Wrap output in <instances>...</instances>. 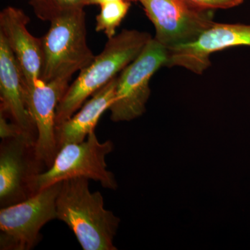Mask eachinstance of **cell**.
Returning <instances> with one entry per match:
<instances>
[{
	"label": "cell",
	"mask_w": 250,
	"mask_h": 250,
	"mask_svg": "<svg viewBox=\"0 0 250 250\" xmlns=\"http://www.w3.org/2000/svg\"><path fill=\"white\" fill-rule=\"evenodd\" d=\"M90 0H31L38 17L43 21H50L56 15L89 5Z\"/></svg>",
	"instance_id": "9a60e30c"
},
{
	"label": "cell",
	"mask_w": 250,
	"mask_h": 250,
	"mask_svg": "<svg viewBox=\"0 0 250 250\" xmlns=\"http://www.w3.org/2000/svg\"><path fill=\"white\" fill-rule=\"evenodd\" d=\"M89 179L74 177L61 182L57 219L72 230L83 250H116L113 244L121 219L104 208L99 191L91 192Z\"/></svg>",
	"instance_id": "6da1fadb"
},
{
	"label": "cell",
	"mask_w": 250,
	"mask_h": 250,
	"mask_svg": "<svg viewBox=\"0 0 250 250\" xmlns=\"http://www.w3.org/2000/svg\"><path fill=\"white\" fill-rule=\"evenodd\" d=\"M131 6V1L117 0L100 6V14L96 17L97 31L103 32L108 39L116 36L117 28L119 27Z\"/></svg>",
	"instance_id": "5bb4252c"
},
{
	"label": "cell",
	"mask_w": 250,
	"mask_h": 250,
	"mask_svg": "<svg viewBox=\"0 0 250 250\" xmlns=\"http://www.w3.org/2000/svg\"><path fill=\"white\" fill-rule=\"evenodd\" d=\"M113 1H117V0H90L89 5H100V6H101V5ZM127 1L131 2V1H138V0H127Z\"/></svg>",
	"instance_id": "ac0fdd59"
},
{
	"label": "cell",
	"mask_w": 250,
	"mask_h": 250,
	"mask_svg": "<svg viewBox=\"0 0 250 250\" xmlns=\"http://www.w3.org/2000/svg\"><path fill=\"white\" fill-rule=\"evenodd\" d=\"M111 141L100 142L95 131L82 143H69L59 149L53 164L36 176V193L65 179L85 177L100 182L102 187L116 190L118 183L114 174L107 169L106 156L113 150Z\"/></svg>",
	"instance_id": "277c9868"
},
{
	"label": "cell",
	"mask_w": 250,
	"mask_h": 250,
	"mask_svg": "<svg viewBox=\"0 0 250 250\" xmlns=\"http://www.w3.org/2000/svg\"><path fill=\"white\" fill-rule=\"evenodd\" d=\"M194 7L202 10L228 9L235 7L244 0H185Z\"/></svg>",
	"instance_id": "2e32d148"
},
{
	"label": "cell",
	"mask_w": 250,
	"mask_h": 250,
	"mask_svg": "<svg viewBox=\"0 0 250 250\" xmlns=\"http://www.w3.org/2000/svg\"><path fill=\"white\" fill-rule=\"evenodd\" d=\"M168 58L167 47L151 39L141 53L118 75L114 100L109 108L113 122L133 121L146 112L149 82Z\"/></svg>",
	"instance_id": "8992f818"
},
{
	"label": "cell",
	"mask_w": 250,
	"mask_h": 250,
	"mask_svg": "<svg viewBox=\"0 0 250 250\" xmlns=\"http://www.w3.org/2000/svg\"><path fill=\"white\" fill-rule=\"evenodd\" d=\"M61 182L42 189L27 200L0 210V250H31L42 239V227L57 219Z\"/></svg>",
	"instance_id": "5b68a950"
},
{
	"label": "cell",
	"mask_w": 250,
	"mask_h": 250,
	"mask_svg": "<svg viewBox=\"0 0 250 250\" xmlns=\"http://www.w3.org/2000/svg\"><path fill=\"white\" fill-rule=\"evenodd\" d=\"M21 136L27 137L18 125L14 124L11 121H10L9 123L6 119V117L0 113V137H1V139L2 140L13 139V138L19 137ZM27 138L29 139V137ZM31 141H33V140H31ZM34 142H35V141H34Z\"/></svg>",
	"instance_id": "e0dca14e"
},
{
	"label": "cell",
	"mask_w": 250,
	"mask_h": 250,
	"mask_svg": "<svg viewBox=\"0 0 250 250\" xmlns=\"http://www.w3.org/2000/svg\"><path fill=\"white\" fill-rule=\"evenodd\" d=\"M27 88L17 60L0 34V113L36 142L37 130L27 103Z\"/></svg>",
	"instance_id": "7c38bea8"
},
{
	"label": "cell",
	"mask_w": 250,
	"mask_h": 250,
	"mask_svg": "<svg viewBox=\"0 0 250 250\" xmlns=\"http://www.w3.org/2000/svg\"><path fill=\"white\" fill-rule=\"evenodd\" d=\"M156 29L154 39L167 48L195 41L213 24L211 11L185 0H138Z\"/></svg>",
	"instance_id": "ba28073f"
},
{
	"label": "cell",
	"mask_w": 250,
	"mask_h": 250,
	"mask_svg": "<svg viewBox=\"0 0 250 250\" xmlns=\"http://www.w3.org/2000/svg\"><path fill=\"white\" fill-rule=\"evenodd\" d=\"M29 17L22 10L12 6L5 8L0 14V34L17 60L27 93L41 80L43 65L42 41L29 32Z\"/></svg>",
	"instance_id": "8fae6325"
},
{
	"label": "cell",
	"mask_w": 250,
	"mask_h": 250,
	"mask_svg": "<svg viewBox=\"0 0 250 250\" xmlns=\"http://www.w3.org/2000/svg\"><path fill=\"white\" fill-rule=\"evenodd\" d=\"M151 39L147 32L124 29L108 39L103 52L69 85L57 106L56 126L71 118L87 99L118 76L139 57Z\"/></svg>",
	"instance_id": "7a4b0ae2"
},
{
	"label": "cell",
	"mask_w": 250,
	"mask_h": 250,
	"mask_svg": "<svg viewBox=\"0 0 250 250\" xmlns=\"http://www.w3.org/2000/svg\"><path fill=\"white\" fill-rule=\"evenodd\" d=\"M36 143L24 136L4 139L0 146V207L16 205L35 195L34 182L45 171Z\"/></svg>",
	"instance_id": "52a82bcc"
},
{
	"label": "cell",
	"mask_w": 250,
	"mask_h": 250,
	"mask_svg": "<svg viewBox=\"0 0 250 250\" xmlns=\"http://www.w3.org/2000/svg\"><path fill=\"white\" fill-rule=\"evenodd\" d=\"M83 8L62 11L51 18L42 41L43 65L41 80L45 83L72 75L90 63L95 56L87 43Z\"/></svg>",
	"instance_id": "3957f363"
},
{
	"label": "cell",
	"mask_w": 250,
	"mask_h": 250,
	"mask_svg": "<svg viewBox=\"0 0 250 250\" xmlns=\"http://www.w3.org/2000/svg\"><path fill=\"white\" fill-rule=\"evenodd\" d=\"M69 81L57 79L45 83L41 80L30 92H27L28 108L37 130L36 155L46 170L52 165L59 152L55 134L56 113L68 88Z\"/></svg>",
	"instance_id": "30bf717a"
},
{
	"label": "cell",
	"mask_w": 250,
	"mask_h": 250,
	"mask_svg": "<svg viewBox=\"0 0 250 250\" xmlns=\"http://www.w3.org/2000/svg\"><path fill=\"white\" fill-rule=\"evenodd\" d=\"M118 77L92 95L78 113L56 126V140L59 150L69 143L83 142L90 133L95 131L100 117L109 109L113 103Z\"/></svg>",
	"instance_id": "4fadbf2b"
},
{
	"label": "cell",
	"mask_w": 250,
	"mask_h": 250,
	"mask_svg": "<svg viewBox=\"0 0 250 250\" xmlns=\"http://www.w3.org/2000/svg\"><path fill=\"white\" fill-rule=\"evenodd\" d=\"M239 46L250 47V25L213 22L195 41L167 48L166 66L182 67L201 75L210 66L212 54Z\"/></svg>",
	"instance_id": "9c48e42d"
}]
</instances>
